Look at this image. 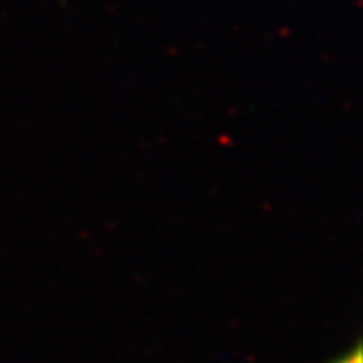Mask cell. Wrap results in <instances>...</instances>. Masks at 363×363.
Instances as JSON below:
<instances>
[{
  "label": "cell",
  "instance_id": "6da1fadb",
  "mask_svg": "<svg viewBox=\"0 0 363 363\" xmlns=\"http://www.w3.org/2000/svg\"><path fill=\"white\" fill-rule=\"evenodd\" d=\"M329 363H363L362 343L357 341V343L353 345V350L347 351V353H343L341 357H337V359H333V362Z\"/></svg>",
  "mask_w": 363,
  "mask_h": 363
}]
</instances>
